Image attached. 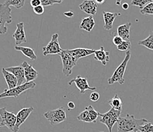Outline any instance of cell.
<instances>
[{
    "label": "cell",
    "instance_id": "cell-1",
    "mask_svg": "<svg viewBox=\"0 0 153 132\" xmlns=\"http://www.w3.org/2000/svg\"><path fill=\"white\" fill-rule=\"evenodd\" d=\"M149 121L145 119H137L133 115L127 114L125 117L119 118L117 121V132H131L137 131L140 126L143 125Z\"/></svg>",
    "mask_w": 153,
    "mask_h": 132
},
{
    "label": "cell",
    "instance_id": "cell-2",
    "mask_svg": "<svg viewBox=\"0 0 153 132\" xmlns=\"http://www.w3.org/2000/svg\"><path fill=\"white\" fill-rule=\"evenodd\" d=\"M131 57V52L130 50L126 52V56L124 58V61L121 62V64L117 68L114 72L113 73L112 76L108 80L109 84H114V83H119L120 84H123L124 83V75L125 72L126 68H127V63Z\"/></svg>",
    "mask_w": 153,
    "mask_h": 132
},
{
    "label": "cell",
    "instance_id": "cell-3",
    "mask_svg": "<svg viewBox=\"0 0 153 132\" xmlns=\"http://www.w3.org/2000/svg\"><path fill=\"white\" fill-rule=\"evenodd\" d=\"M121 114V111H118L111 108L108 112L105 114L99 113V116L100 117V122L104 124L108 128L109 132H112L113 126L115 123L117 122Z\"/></svg>",
    "mask_w": 153,
    "mask_h": 132
},
{
    "label": "cell",
    "instance_id": "cell-4",
    "mask_svg": "<svg viewBox=\"0 0 153 132\" xmlns=\"http://www.w3.org/2000/svg\"><path fill=\"white\" fill-rule=\"evenodd\" d=\"M12 8L4 4H0V34H6L8 28L5 26L6 24L12 22Z\"/></svg>",
    "mask_w": 153,
    "mask_h": 132
},
{
    "label": "cell",
    "instance_id": "cell-5",
    "mask_svg": "<svg viewBox=\"0 0 153 132\" xmlns=\"http://www.w3.org/2000/svg\"><path fill=\"white\" fill-rule=\"evenodd\" d=\"M36 86V83L34 81L26 82L24 84L17 86L16 87L12 88V89H7L4 90L3 93H0V99L4 97H9V96H13V97H18L20 94L25 92L26 90L33 89Z\"/></svg>",
    "mask_w": 153,
    "mask_h": 132
},
{
    "label": "cell",
    "instance_id": "cell-6",
    "mask_svg": "<svg viewBox=\"0 0 153 132\" xmlns=\"http://www.w3.org/2000/svg\"><path fill=\"white\" fill-rule=\"evenodd\" d=\"M43 116L51 125L60 124L67 119L66 112L63 107H60L54 110H49L45 113Z\"/></svg>",
    "mask_w": 153,
    "mask_h": 132
},
{
    "label": "cell",
    "instance_id": "cell-7",
    "mask_svg": "<svg viewBox=\"0 0 153 132\" xmlns=\"http://www.w3.org/2000/svg\"><path fill=\"white\" fill-rule=\"evenodd\" d=\"M16 123V116L13 113L8 112L6 108H0V128H8L10 131L13 132Z\"/></svg>",
    "mask_w": 153,
    "mask_h": 132
},
{
    "label": "cell",
    "instance_id": "cell-8",
    "mask_svg": "<svg viewBox=\"0 0 153 132\" xmlns=\"http://www.w3.org/2000/svg\"><path fill=\"white\" fill-rule=\"evenodd\" d=\"M60 56L62 58V65H63V69H62L63 74L66 77H69L72 74V69L76 65L77 60L71 56L68 52V49L62 50Z\"/></svg>",
    "mask_w": 153,
    "mask_h": 132
},
{
    "label": "cell",
    "instance_id": "cell-9",
    "mask_svg": "<svg viewBox=\"0 0 153 132\" xmlns=\"http://www.w3.org/2000/svg\"><path fill=\"white\" fill-rule=\"evenodd\" d=\"M62 52V49L59 43V34H54L52 36L50 42L42 48V54L45 56L47 55H56V54L60 55Z\"/></svg>",
    "mask_w": 153,
    "mask_h": 132
},
{
    "label": "cell",
    "instance_id": "cell-10",
    "mask_svg": "<svg viewBox=\"0 0 153 132\" xmlns=\"http://www.w3.org/2000/svg\"><path fill=\"white\" fill-rule=\"evenodd\" d=\"M99 113H100L96 111L94 108L90 105L85 108L84 111L80 113V115L77 116V119L84 122L96 123V119L99 117Z\"/></svg>",
    "mask_w": 153,
    "mask_h": 132
},
{
    "label": "cell",
    "instance_id": "cell-11",
    "mask_svg": "<svg viewBox=\"0 0 153 132\" xmlns=\"http://www.w3.org/2000/svg\"><path fill=\"white\" fill-rule=\"evenodd\" d=\"M33 110H34V108L30 106V107L24 108L18 112V114L16 115V123H15L13 132H18L21 125L25 123V121L29 117L30 113L33 112Z\"/></svg>",
    "mask_w": 153,
    "mask_h": 132
},
{
    "label": "cell",
    "instance_id": "cell-12",
    "mask_svg": "<svg viewBox=\"0 0 153 132\" xmlns=\"http://www.w3.org/2000/svg\"><path fill=\"white\" fill-rule=\"evenodd\" d=\"M73 83H75L76 87L80 90V93L81 94L85 93L86 90H96V87H91L89 85L88 81H87V79L84 78H82L81 76H77L75 78L72 79L70 82L68 83L69 85H71Z\"/></svg>",
    "mask_w": 153,
    "mask_h": 132
},
{
    "label": "cell",
    "instance_id": "cell-13",
    "mask_svg": "<svg viewBox=\"0 0 153 132\" xmlns=\"http://www.w3.org/2000/svg\"><path fill=\"white\" fill-rule=\"evenodd\" d=\"M17 28L15 32L14 33L12 37L15 40V45L20 46L23 43L27 42L26 35L25 32V25L23 22H20L17 24Z\"/></svg>",
    "mask_w": 153,
    "mask_h": 132
},
{
    "label": "cell",
    "instance_id": "cell-14",
    "mask_svg": "<svg viewBox=\"0 0 153 132\" xmlns=\"http://www.w3.org/2000/svg\"><path fill=\"white\" fill-rule=\"evenodd\" d=\"M8 72L10 73H12L15 76V78L18 80V86L24 84L26 83V79H25V70L24 68L22 67V65H19V66H15V67H10L8 69H5Z\"/></svg>",
    "mask_w": 153,
    "mask_h": 132
},
{
    "label": "cell",
    "instance_id": "cell-15",
    "mask_svg": "<svg viewBox=\"0 0 153 132\" xmlns=\"http://www.w3.org/2000/svg\"><path fill=\"white\" fill-rule=\"evenodd\" d=\"M68 52L72 57L78 61L80 59L88 56L95 53L94 49H85V48H76L74 49H68Z\"/></svg>",
    "mask_w": 153,
    "mask_h": 132
},
{
    "label": "cell",
    "instance_id": "cell-16",
    "mask_svg": "<svg viewBox=\"0 0 153 132\" xmlns=\"http://www.w3.org/2000/svg\"><path fill=\"white\" fill-rule=\"evenodd\" d=\"M79 8L81 11L85 12L87 15L93 16L97 12V4L93 0H84L80 5Z\"/></svg>",
    "mask_w": 153,
    "mask_h": 132
},
{
    "label": "cell",
    "instance_id": "cell-17",
    "mask_svg": "<svg viewBox=\"0 0 153 132\" xmlns=\"http://www.w3.org/2000/svg\"><path fill=\"white\" fill-rule=\"evenodd\" d=\"M25 70V75L26 82H31L36 80L38 77V72L33 68L32 65H29L26 61H24L21 64Z\"/></svg>",
    "mask_w": 153,
    "mask_h": 132
},
{
    "label": "cell",
    "instance_id": "cell-18",
    "mask_svg": "<svg viewBox=\"0 0 153 132\" xmlns=\"http://www.w3.org/2000/svg\"><path fill=\"white\" fill-rule=\"evenodd\" d=\"M103 18H104V28L107 31H110L112 29L113 23L114 21L117 16H120L121 13H112V12H103Z\"/></svg>",
    "mask_w": 153,
    "mask_h": 132
},
{
    "label": "cell",
    "instance_id": "cell-19",
    "mask_svg": "<svg viewBox=\"0 0 153 132\" xmlns=\"http://www.w3.org/2000/svg\"><path fill=\"white\" fill-rule=\"evenodd\" d=\"M109 52L105 51L104 47L101 46L100 49L95 50L94 59L100 62L103 65H106L109 62Z\"/></svg>",
    "mask_w": 153,
    "mask_h": 132
},
{
    "label": "cell",
    "instance_id": "cell-20",
    "mask_svg": "<svg viewBox=\"0 0 153 132\" xmlns=\"http://www.w3.org/2000/svg\"><path fill=\"white\" fill-rule=\"evenodd\" d=\"M132 23L127 22V23L121 25L117 28V34L120 37L122 38L123 40L128 41L130 40V30Z\"/></svg>",
    "mask_w": 153,
    "mask_h": 132
},
{
    "label": "cell",
    "instance_id": "cell-21",
    "mask_svg": "<svg viewBox=\"0 0 153 132\" xmlns=\"http://www.w3.org/2000/svg\"><path fill=\"white\" fill-rule=\"evenodd\" d=\"M2 73L5 78L7 84H8V89H12V88H15L18 86V80H17L15 75L10 73L5 69H2Z\"/></svg>",
    "mask_w": 153,
    "mask_h": 132
},
{
    "label": "cell",
    "instance_id": "cell-22",
    "mask_svg": "<svg viewBox=\"0 0 153 132\" xmlns=\"http://www.w3.org/2000/svg\"><path fill=\"white\" fill-rule=\"evenodd\" d=\"M95 27V20L93 16L84 18L80 23V28L87 32H90Z\"/></svg>",
    "mask_w": 153,
    "mask_h": 132
},
{
    "label": "cell",
    "instance_id": "cell-23",
    "mask_svg": "<svg viewBox=\"0 0 153 132\" xmlns=\"http://www.w3.org/2000/svg\"><path fill=\"white\" fill-rule=\"evenodd\" d=\"M15 49H16V50L20 51V52H22L25 56L28 57L30 59H31V60L34 61L36 60V59H37V56H36L34 50L33 49H31V48L25 47V46H15Z\"/></svg>",
    "mask_w": 153,
    "mask_h": 132
},
{
    "label": "cell",
    "instance_id": "cell-24",
    "mask_svg": "<svg viewBox=\"0 0 153 132\" xmlns=\"http://www.w3.org/2000/svg\"><path fill=\"white\" fill-rule=\"evenodd\" d=\"M108 104L111 106L112 109L118 110V111H122V100H121V98L119 97L117 94H116L111 100H109Z\"/></svg>",
    "mask_w": 153,
    "mask_h": 132
},
{
    "label": "cell",
    "instance_id": "cell-25",
    "mask_svg": "<svg viewBox=\"0 0 153 132\" xmlns=\"http://www.w3.org/2000/svg\"><path fill=\"white\" fill-rule=\"evenodd\" d=\"M138 44L140 46H143L148 48L149 49H151L153 51V31L150 33L149 36L146 38L145 40L139 41Z\"/></svg>",
    "mask_w": 153,
    "mask_h": 132
},
{
    "label": "cell",
    "instance_id": "cell-26",
    "mask_svg": "<svg viewBox=\"0 0 153 132\" xmlns=\"http://www.w3.org/2000/svg\"><path fill=\"white\" fill-rule=\"evenodd\" d=\"M5 4L8 6H14L17 9H20L25 5V0H5Z\"/></svg>",
    "mask_w": 153,
    "mask_h": 132
},
{
    "label": "cell",
    "instance_id": "cell-27",
    "mask_svg": "<svg viewBox=\"0 0 153 132\" xmlns=\"http://www.w3.org/2000/svg\"><path fill=\"white\" fill-rule=\"evenodd\" d=\"M153 0H131V5L138 6L140 9L145 7L147 4L152 2Z\"/></svg>",
    "mask_w": 153,
    "mask_h": 132
},
{
    "label": "cell",
    "instance_id": "cell-28",
    "mask_svg": "<svg viewBox=\"0 0 153 132\" xmlns=\"http://www.w3.org/2000/svg\"><path fill=\"white\" fill-rule=\"evenodd\" d=\"M140 13L142 15H153V2L147 4L145 7L140 9Z\"/></svg>",
    "mask_w": 153,
    "mask_h": 132
},
{
    "label": "cell",
    "instance_id": "cell-29",
    "mask_svg": "<svg viewBox=\"0 0 153 132\" xmlns=\"http://www.w3.org/2000/svg\"><path fill=\"white\" fill-rule=\"evenodd\" d=\"M140 132H153V125L151 122L146 123L143 125L140 126L138 129Z\"/></svg>",
    "mask_w": 153,
    "mask_h": 132
},
{
    "label": "cell",
    "instance_id": "cell-30",
    "mask_svg": "<svg viewBox=\"0 0 153 132\" xmlns=\"http://www.w3.org/2000/svg\"><path fill=\"white\" fill-rule=\"evenodd\" d=\"M130 46H131V43H130V40L128 41L124 40L122 43H121V45H119V46H117V47L119 51H121V52H123V51H126V52H127V51L130 50Z\"/></svg>",
    "mask_w": 153,
    "mask_h": 132
},
{
    "label": "cell",
    "instance_id": "cell-31",
    "mask_svg": "<svg viewBox=\"0 0 153 132\" xmlns=\"http://www.w3.org/2000/svg\"><path fill=\"white\" fill-rule=\"evenodd\" d=\"M41 5L43 7L50 6L54 4H61L64 0H40Z\"/></svg>",
    "mask_w": 153,
    "mask_h": 132
},
{
    "label": "cell",
    "instance_id": "cell-32",
    "mask_svg": "<svg viewBox=\"0 0 153 132\" xmlns=\"http://www.w3.org/2000/svg\"><path fill=\"white\" fill-rule=\"evenodd\" d=\"M113 34H114V37H113V43H114L116 46H118L119 45H121V43H122L124 40H123L122 38L120 37L118 35L114 34H114H111V35Z\"/></svg>",
    "mask_w": 153,
    "mask_h": 132
},
{
    "label": "cell",
    "instance_id": "cell-33",
    "mask_svg": "<svg viewBox=\"0 0 153 132\" xmlns=\"http://www.w3.org/2000/svg\"><path fill=\"white\" fill-rule=\"evenodd\" d=\"M33 12L38 15H42V14L44 13V7L42 6V5H39L37 7H35V8H33Z\"/></svg>",
    "mask_w": 153,
    "mask_h": 132
},
{
    "label": "cell",
    "instance_id": "cell-34",
    "mask_svg": "<svg viewBox=\"0 0 153 132\" xmlns=\"http://www.w3.org/2000/svg\"><path fill=\"white\" fill-rule=\"evenodd\" d=\"M90 100L93 102H96L100 100V93L98 92H93V93L90 94Z\"/></svg>",
    "mask_w": 153,
    "mask_h": 132
},
{
    "label": "cell",
    "instance_id": "cell-35",
    "mask_svg": "<svg viewBox=\"0 0 153 132\" xmlns=\"http://www.w3.org/2000/svg\"><path fill=\"white\" fill-rule=\"evenodd\" d=\"M30 5L33 8L39 6V5H41V1L40 0H30Z\"/></svg>",
    "mask_w": 153,
    "mask_h": 132
},
{
    "label": "cell",
    "instance_id": "cell-36",
    "mask_svg": "<svg viewBox=\"0 0 153 132\" xmlns=\"http://www.w3.org/2000/svg\"><path fill=\"white\" fill-rule=\"evenodd\" d=\"M64 15L66 17H68V18H73L74 15V12H72V11H69V12H65Z\"/></svg>",
    "mask_w": 153,
    "mask_h": 132
},
{
    "label": "cell",
    "instance_id": "cell-37",
    "mask_svg": "<svg viewBox=\"0 0 153 132\" xmlns=\"http://www.w3.org/2000/svg\"><path fill=\"white\" fill-rule=\"evenodd\" d=\"M68 109H74L75 108V104L74 102H69L68 103Z\"/></svg>",
    "mask_w": 153,
    "mask_h": 132
},
{
    "label": "cell",
    "instance_id": "cell-38",
    "mask_svg": "<svg viewBox=\"0 0 153 132\" xmlns=\"http://www.w3.org/2000/svg\"><path fill=\"white\" fill-rule=\"evenodd\" d=\"M122 8H123V9H124V10L128 9V8H129V5L127 3H126V2H124V3L122 5Z\"/></svg>",
    "mask_w": 153,
    "mask_h": 132
},
{
    "label": "cell",
    "instance_id": "cell-39",
    "mask_svg": "<svg viewBox=\"0 0 153 132\" xmlns=\"http://www.w3.org/2000/svg\"><path fill=\"white\" fill-rule=\"evenodd\" d=\"M94 2H96V4H102L104 3L105 0H94Z\"/></svg>",
    "mask_w": 153,
    "mask_h": 132
},
{
    "label": "cell",
    "instance_id": "cell-40",
    "mask_svg": "<svg viewBox=\"0 0 153 132\" xmlns=\"http://www.w3.org/2000/svg\"><path fill=\"white\" fill-rule=\"evenodd\" d=\"M121 0H116V5H120V4H121Z\"/></svg>",
    "mask_w": 153,
    "mask_h": 132
},
{
    "label": "cell",
    "instance_id": "cell-41",
    "mask_svg": "<svg viewBox=\"0 0 153 132\" xmlns=\"http://www.w3.org/2000/svg\"><path fill=\"white\" fill-rule=\"evenodd\" d=\"M134 132H138V131H134Z\"/></svg>",
    "mask_w": 153,
    "mask_h": 132
},
{
    "label": "cell",
    "instance_id": "cell-42",
    "mask_svg": "<svg viewBox=\"0 0 153 132\" xmlns=\"http://www.w3.org/2000/svg\"><path fill=\"white\" fill-rule=\"evenodd\" d=\"M101 132H104V131H101Z\"/></svg>",
    "mask_w": 153,
    "mask_h": 132
}]
</instances>
